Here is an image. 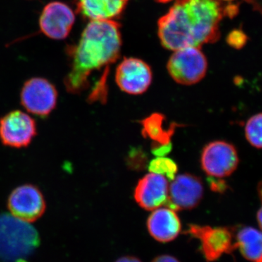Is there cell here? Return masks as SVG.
Returning <instances> with one entry per match:
<instances>
[{"label":"cell","instance_id":"1","mask_svg":"<svg viewBox=\"0 0 262 262\" xmlns=\"http://www.w3.org/2000/svg\"><path fill=\"white\" fill-rule=\"evenodd\" d=\"M225 16L222 0H177L158 21L160 42L173 51L215 42Z\"/></svg>","mask_w":262,"mask_h":262},{"label":"cell","instance_id":"2","mask_svg":"<svg viewBox=\"0 0 262 262\" xmlns=\"http://www.w3.org/2000/svg\"><path fill=\"white\" fill-rule=\"evenodd\" d=\"M121 46L120 27L115 20H91L78 42L67 48L70 70L63 82L67 91L72 94L87 91L91 75L116 61Z\"/></svg>","mask_w":262,"mask_h":262},{"label":"cell","instance_id":"3","mask_svg":"<svg viewBox=\"0 0 262 262\" xmlns=\"http://www.w3.org/2000/svg\"><path fill=\"white\" fill-rule=\"evenodd\" d=\"M39 245L37 229L9 213H0V261L25 260Z\"/></svg>","mask_w":262,"mask_h":262},{"label":"cell","instance_id":"4","mask_svg":"<svg viewBox=\"0 0 262 262\" xmlns=\"http://www.w3.org/2000/svg\"><path fill=\"white\" fill-rule=\"evenodd\" d=\"M167 67L176 82L191 85L198 83L205 77L208 62L201 48L188 47L174 51Z\"/></svg>","mask_w":262,"mask_h":262},{"label":"cell","instance_id":"5","mask_svg":"<svg viewBox=\"0 0 262 262\" xmlns=\"http://www.w3.org/2000/svg\"><path fill=\"white\" fill-rule=\"evenodd\" d=\"M58 91L46 78L32 77L26 81L20 94V103L28 113L47 117L56 107Z\"/></svg>","mask_w":262,"mask_h":262},{"label":"cell","instance_id":"6","mask_svg":"<svg viewBox=\"0 0 262 262\" xmlns=\"http://www.w3.org/2000/svg\"><path fill=\"white\" fill-rule=\"evenodd\" d=\"M37 134V123L28 114L14 110L0 118V141L15 149L27 147Z\"/></svg>","mask_w":262,"mask_h":262},{"label":"cell","instance_id":"7","mask_svg":"<svg viewBox=\"0 0 262 262\" xmlns=\"http://www.w3.org/2000/svg\"><path fill=\"white\" fill-rule=\"evenodd\" d=\"M238 164L237 149L226 141L209 143L202 152V168L206 174L214 178L229 177L237 169Z\"/></svg>","mask_w":262,"mask_h":262},{"label":"cell","instance_id":"8","mask_svg":"<svg viewBox=\"0 0 262 262\" xmlns=\"http://www.w3.org/2000/svg\"><path fill=\"white\" fill-rule=\"evenodd\" d=\"M8 208L12 215L30 223L44 214L46 203L37 186L27 184L12 191L8 196Z\"/></svg>","mask_w":262,"mask_h":262},{"label":"cell","instance_id":"9","mask_svg":"<svg viewBox=\"0 0 262 262\" xmlns=\"http://www.w3.org/2000/svg\"><path fill=\"white\" fill-rule=\"evenodd\" d=\"M188 233L200 239L202 251L208 261H214L225 253L234 251L233 231L227 227L191 225Z\"/></svg>","mask_w":262,"mask_h":262},{"label":"cell","instance_id":"10","mask_svg":"<svg viewBox=\"0 0 262 262\" xmlns=\"http://www.w3.org/2000/svg\"><path fill=\"white\" fill-rule=\"evenodd\" d=\"M75 21V13L68 5L53 1L43 8L39 26L41 32L46 37L61 40L68 37Z\"/></svg>","mask_w":262,"mask_h":262},{"label":"cell","instance_id":"11","mask_svg":"<svg viewBox=\"0 0 262 262\" xmlns=\"http://www.w3.org/2000/svg\"><path fill=\"white\" fill-rule=\"evenodd\" d=\"M203 195L201 179L192 174H182L170 184L165 207L175 211L191 210L198 206Z\"/></svg>","mask_w":262,"mask_h":262},{"label":"cell","instance_id":"12","mask_svg":"<svg viewBox=\"0 0 262 262\" xmlns=\"http://www.w3.org/2000/svg\"><path fill=\"white\" fill-rule=\"evenodd\" d=\"M116 82L123 92L132 95L144 94L152 80L149 66L136 58H125L117 69Z\"/></svg>","mask_w":262,"mask_h":262},{"label":"cell","instance_id":"13","mask_svg":"<svg viewBox=\"0 0 262 262\" xmlns=\"http://www.w3.org/2000/svg\"><path fill=\"white\" fill-rule=\"evenodd\" d=\"M167 179L159 174L150 173L139 180L135 189L136 203L146 210L154 211L165 206L168 198Z\"/></svg>","mask_w":262,"mask_h":262},{"label":"cell","instance_id":"14","mask_svg":"<svg viewBox=\"0 0 262 262\" xmlns=\"http://www.w3.org/2000/svg\"><path fill=\"white\" fill-rule=\"evenodd\" d=\"M147 228L153 238L159 242L168 243L177 238L182 225L177 212L168 207H160L150 215Z\"/></svg>","mask_w":262,"mask_h":262},{"label":"cell","instance_id":"15","mask_svg":"<svg viewBox=\"0 0 262 262\" xmlns=\"http://www.w3.org/2000/svg\"><path fill=\"white\" fill-rule=\"evenodd\" d=\"M128 0H76L77 10L91 20H113L121 14Z\"/></svg>","mask_w":262,"mask_h":262},{"label":"cell","instance_id":"16","mask_svg":"<svg viewBox=\"0 0 262 262\" xmlns=\"http://www.w3.org/2000/svg\"><path fill=\"white\" fill-rule=\"evenodd\" d=\"M234 250L250 262H262V231L252 227L239 229L234 237Z\"/></svg>","mask_w":262,"mask_h":262},{"label":"cell","instance_id":"17","mask_svg":"<svg viewBox=\"0 0 262 262\" xmlns=\"http://www.w3.org/2000/svg\"><path fill=\"white\" fill-rule=\"evenodd\" d=\"M165 117L160 114L155 113L146 117L143 121V135L149 137L154 141V145H168L170 144V137L173 135L175 125L169 129L164 127Z\"/></svg>","mask_w":262,"mask_h":262},{"label":"cell","instance_id":"18","mask_svg":"<svg viewBox=\"0 0 262 262\" xmlns=\"http://www.w3.org/2000/svg\"><path fill=\"white\" fill-rule=\"evenodd\" d=\"M245 134L251 145L262 149V113L253 115L248 120Z\"/></svg>","mask_w":262,"mask_h":262},{"label":"cell","instance_id":"19","mask_svg":"<svg viewBox=\"0 0 262 262\" xmlns=\"http://www.w3.org/2000/svg\"><path fill=\"white\" fill-rule=\"evenodd\" d=\"M149 170L151 173L159 174L169 180L173 181L178 170V167L173 160L159 157L151 160L149 163Z\"/></svg>","mask_w":262,"mask_h":262},{"label":"cell","instance_id":"20","mask_svg":"<svg viewBox=\"0 0 262 262\" xmlns=\"http://www.w3.org/2000/svg\"><path fill=\"white\" fill-rule=\"evenodd\" d=\"M248 41V37L242 30L236 29L232 31L227 37V43L231 47L241 49L246 46Z\"/></svg>","mask_w":262,"mask_h":262},{"label":"cell","instance_id":"21","mask_svg":"<svg viewBox=\"0 0 262 262\" xmlns=\"http://www.w3.org/2000/svg\"><path fill=\"white\" fill-rule=\"evenodd\" d=\"M239 8L235 5H227L225 7V16L233 18L238 13Z\"/></svg>","mask_w":262,"mask_h":262},{"label":"cell","instance_id":"22","mask_svg":"<svg viewBox=\"0 0 262 262\" xmlns=\"http://www.w3.org/2000/svg\"><path fill=\"white\" fill-rule=\"evenodd\" d=\"M151 262H180L177 258L169 255H162L155 258Z\"/></svg>","mask_w":262,"mask_h":262},{"label":"cell","instance_id":"23","mask_svg":"<svg viewBox=\"0 0 262 262\" xmlns=\"http://www.w3.org/2000/svg\"><path fill=\"white\" fill-rule=\"evenodd\" d=\"M211 188L215 192H222L226 190L227 186L223 182H211Z\"/></svg>","mask_w":262,"mask_h":262},{"label":"cell","instance_id":"24","mask_svg":"<svg viewBox=\"0 0 262 262\" xmlns=\"http://www.w3.org/2000/svg\"><path fill=\"white\" fill-rule=\"evenodd\" d=\"M246 1L252 5L253 9L259 12L262 15V0H246Z\"/></svg>","mask_w":262,"mask_h":262},{"label":"cell","instance_id":"25","mask_svg":"<svg viewBox=\"0 0 262 262\" xmlns=\"http://www.w3.org/2000/svg\"><path fill=\"white\" fill-rule=\"evenodd\" d=\"M258 192H259L260 198H261L262 201V186L259 187V190H258ZM256 217H257L258 226H259L260 229H261L262 231V206L261 208H259V210H258V211L257 212V216Z\"/></svg>","mask_w":262,"mask_h":262},{"label":"cell","instance_id":"26","mask_svg":"<svg viewBox=\"0 0 262 262\" xmlns=\"http://www.w3.org/2000/svg\"><path fill=\"white\" fill-rule=\"evenodd\" d=\"M115 262H141V261L134 256H123L118 258Z\"/></svg>","mask_w":262,"mask_h":262},{"label":"cell","instance_id":"27","mask_svg":"<svg viewBox=\"0 0 262 262\" xmlns=\"http://www.w3.org/2000/svg\"><path fill=\"white\" fill-rule=\"evenodd\" d=\"M159 2H161V3H167V2L170 1V0H158Z\"/></svg>","mask_w":262,"mask_h":262},{"label":"cell","instance_id":"28","mask_svg":"<svg viewBox=\"0 0 262 262\" xmlns=\"http://www.w3.org/2000/svg\"><path fill=\"white\" fill-rule=\"evenodd\" d=\"M222 1H232V0H222Z\"/></svg>","mask_w":262,"mask_h":262}]
</instances>
